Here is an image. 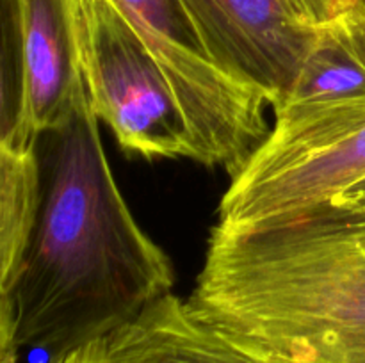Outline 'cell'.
Listing matches in <instances>:
<instances>
[{"label": "cell", "instance_id": "1", "mask_svg": "<svg viewBox=\"0 0 365 363\" xmlns=\"http://www.w3.org/2000/svg\"><path fill=\"white\" fill-rule=\"evenodd\" d=\"M32 149L38 216L9 299L18 354L41 351L48 362L171 294L175 273L118 189L86 88Z\"/></svg>", "mask_w": 365, "mask_h": 363}, {"label": "cell", "instance_id": "2", "mask_svg": "<svg viewBox=\"0 0 365 363\" xmlns=\"http://www.w3.org/2000/svg\"><path fill=\"white\" fill-rule=\"evenodd\" d=\"M187 305L255 363H365V205L212 228Z\"/></svg>", "mask_w": 365, "mask_h": 363}, {"label": "cell", "instance_id": "3", "mask_svg": "<svg viewBox=\"0 0 365 363\" xmlns=\"http://www.w3.org/2000/svg\"><path fill=\"white\" fill-rule=\"evenodd\" d=\"M89 105L125 152L192 159L191 132L163 68L114 0H71Z\"/></svg>", "mask_w": 365, "mask_h": 363}, {"label": "cell", "instance_id": "4", "mask_svg": "<svg viewBox=\"0 0 365 363\" xmlns=\"http://www.w3.org/2000/svg\"><path fill=\"white\" fill-rule=\"evenodd\" d=\"M365 178V110L273 127L232 177L217 230L246 231L327 203Z\"/></svg>", "mask_w": 365, "mask_h": 363}, {"label": "cell", "instance_id": "5", "mask_svg": "<svg viewBox=\"0 0 365 363\" xmlns=\"http://www.w3.org/2000/svg\"><path fill=\"white\" fill-rule=\"evenodd\" d=\"M203 45L225 71L274 107L287 96L317 27L285 0H180Z\"/></svg>", "mask_w": 365, "mask_h": 363}, {"label": "cell", "instance_id": "6", "mask_svg": "<svg viewBox=\"0 0 365 363\" xmlns=\"http://www.w3.org/2000/svg\"><path fill=\"white\" fill-rule=\"evenodd\" d=\"M45 363H255L168 294L118 330Z\"/></svg>", "mask_w": 365, "mask_h": 363}, {"label": "cell", "instance_id": "7", "mask_svg": "<svg viewBox=\"0 0 365 363\" xmlns=\"http://www.w3.org/2000/svg\"><path fill=\"white\" fill-rule=\"evenodd\" d=\"M273 127H294L365 110V11L317 27L316 39L274 107Z\"/></svg>", "mask_w": 365, "mask_h": 363}, {"label": "cell", "instance_id": "8", "mask_svg": "<svg viewBox=\"0 0 365 363\" xmlns=\"http://www.w3.org/2000/svg\"><path fill=\"white\" fill-rule=\"evenodd\" d=\"M25 91L34 137L70 116L86 88L71 0H20Z\"/></svg>", "mask_w": 365, "mask_h": 363}, {"label": "cell", "instance_id": "9", "mask_svg": "<svg viewBox=\"0 0 365 363\" xmlns=\"http://www.w3.org/2000/svg\"><path fill=\"white\" fill-rule=\"evenodd\" d=\"M39 205L34 149L0 142V294L9 295L27 251Z\"/></svg>", "mask_w": 365, "mask_h": 363}, {"label": "cell", "instance_id": "10", "mask_svg": "<svg viewBox=\"0 0 365 363\" xmlns=\"http://www.w3.org/2000/svg\"><path fill=\"white\" fill-rule=\"evenodd\" d=\"M34 141L27 112L20 0H0V142L31 149Z\"/></svg>", "mask_w": 365, "mask_h": 363}, {"label": "cell", "instance_id": "11", "mask_svg": "<svg viewBox=\"0 0 365 363\" xmlns=\"http://www.w3.org/2000/svg\"><path fill=\"white\" fill-rule=\"evenodd\" d=\"M285 4L299 20L312 27H323L356 11H365L362 0H285Z\"/></svg>", "mask_w": 365, "mask_h": 363}, {"label": "cell", "instance_id": "12", "mask_svg": "<svg viewBox=\"0 0 365 363\" xmlns=\"http://www.w3.org/2000/svg\"><path fill=\"white\" fill-rule=\"evenodd\" d=\"M18 349L14 344L13 306L9 295L0 294V363H16Z\"/></svg>", "mask_w": 365, "mask_h": 363}, {"label": "cell", "instance_id": "13", "mask_svg": "<svg viewBox=\"0 0 365 363\" xmlns=\"http://www.w3.org/2000/svg\"><path fill=\"white\" fill-rule=\"evenodd\" d=\"M330 201L342 203V205H365V178L353 184L346 191H342L341 194L335 196Z\"/></svg>", "mask_w": 365, "mask_h": 363}, {"label": "cell", "instance_id": "14", "mask_svg": "<svg viewBox=\"0 0 365 363\" xmlns=\"http://www.w3.org/2000/svg\"><path fill=\"white\" fill-rule=\"evenodd\" d=\"M362 2H364V6H365V0H362Z\"/></svg>", "mask_w": 365, "mask_h": 363}]
</instances>
